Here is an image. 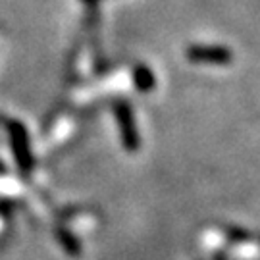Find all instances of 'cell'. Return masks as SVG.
Returning <instances> with one entry per match:
<instances>
[{"instance_id": "6da1fadb", "label": "cell", "mask_w": 260, "mask_h": 260, "mask_svg": "<svg viewBox=\"0 0 260 260\" xmlns=\"http://www.w3.org/2000/svg\"><path fill=\"white\" fill-rule=\"evenodd\" d=\"M4 129L10 135V147L14 150V158L18 164L19 172L23 176H29L33 170V154H31V145H29V133L27 129L19 123L18 120L4 118Z\"/></svg>"}, {"instance_id": "7a4b0ae2", "label": "cell", "mask_w": 260, "mask_h": 260, "mask_svg": "<svg viewBox=\"0 0 260 260\" xmlns=\"http://www.w3.org/2000/svg\"><path fill=\"white\" fill-rule=\"evenodd\" d=\"M116 116L120 121V129H121V139H123V147L127 150H135L139 147V135L137 129L133 125V116H131V108L125 101H120L116 104Z\"/></svg>"}, {"instance_id": "3957f363", "label": "cell", "mask_w": 260, "mask_h": 260, "mask_svg": "<svg viewBox=\"0 0 260 260\" xmlns=\"http://www.w3.org/2000/svg\"><path fill=\"white\" fill-rule=\"evenodd\" d=\"M191 60H212V62H225L232 58V52L225 48H210V47H191L187 52Z\"/></svg>"}, {"instance_id": "277c9868", "label": "cell", "mask_w": 260, "mask_h": 260, "mask_svg": "<svg viewBox=\"0 0 260 260\" xmlns=\"http://www.w3.org/2000/svg\"><path fill=\"white\" fill-rule=\"evenodd\" d=\"M56 237H58V241L62 243V247L66 249L68 254H72V256H79L81 254V243L75 239L74 233H70L64 228H60V230H56Z\"/></svg>"}, {"instance_id": "5b68a950", "label": "cell", "mask_w": 260, "mask_h": 260, "mask_svg": "<svg viewBox=\"0 0 260 260\" xmlns=\"http://www.w3.org/2000/svg\"><path fill=\"white\" fill-rule=\"evenodd\" d=\"M135 85L139 87L141 91H147L149 87H152V74H150L147 68H137V72H135Z\"/></svg>"}, {"instance_id": "8992f818", "label": "cell", "mask_w": 260, "mask_h": 260, "mask_svg": "<svg viewBox=\"0 0 260 260\" xmlns=\"http://www.w3.org/2000/svg\"><path fill=\"white\" fill-rule=\"evenodd\" d=\"M4 174H6V164L0 160V176H4Z\"/></svg>"}, {"instance_id": "52a82bcc", "label": "cell", "mask_w": 260, "mask_h": 260, "mask_svg": "<svg viewBox=\"0 0 260 260\" xmlns=\"http://www.w3.org/2000/svg\"><path fill=\"white\" fill-rule=\"evenodd\" d=\"M85 2H94V0H85Z\"/></svg>"}]
</instances>
